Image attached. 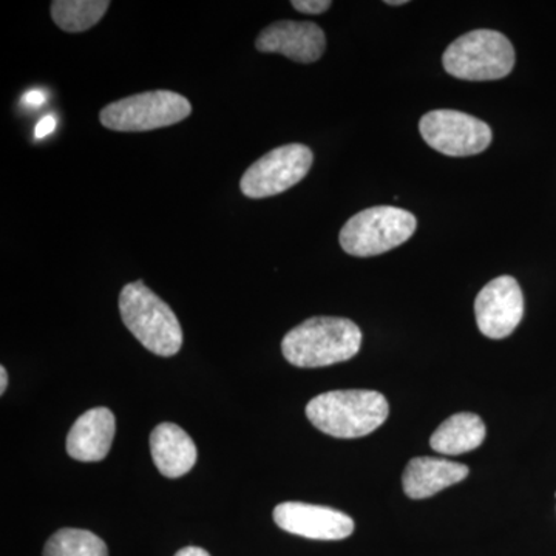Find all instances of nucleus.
Listing matches in <instances>:
<instances>
[{"label": "nucleus", "instance_id": "1", "mask_svg": "<svg viewBox=\"0 0 556 556\" xmlns=\"http://www.w3.org/2000/svg\"><path fill=\"white\" fill-rule=\"evenodd\" d=\"M362 331L343 317H313L292 328L281 342L289 364L298 368H321L356 356Z\"/></svg>", "mask_w": 556, "mask_h": 556}, {"label": "nucleus", "instance_id": "2", "mask_svg": "<svg viewBox=\"0 0 556 556\" xmlns=\"http://www.w3.org/2000/svg\"><path fill=\"white\" fill-rule=\"evenodd\" d=\"M390 415L386 396L372 390H336L318 394L306 405V416L321 433L339 439L364 438Z\"/></svg>", "mask_w": 556, "mask_h": 556}, {"label": "nucleus", "instance_id": "3", "mask_svg": "<svg viewBox=\"0 0 556 556\" xmlns=\"http://www.w3.org/2000/svg\"><path fill=\"white\" fill-rule=\"evenodd\" d=\"M119 313L127 329L150 353L172 357L181 350L182 329L178 317L141 280L123 288Z\"/></svg>", "mask_w": 556, "mask_h": 556}, {"label": "nucleus", "instance_id": "4", "mask_svg": "<svg viewBox=\"0 0 556 556\" xmlns=\"http://www.w3.org/2000/svg\"><path fill=\"white\" fill-rule=\"evenodd\" d=\"M517 56L510 40L495 30H475L460 36L445 50L442 64L453 78L496 80L506 78Z\"/></svg>", "mask_w": 556, "mask_h": 556}, {"label": "nucleus", "instance_id": "5", "mask_svg": "<svg viewBox=\"0 0 556 556\" xmlns=\"http://www.w3.org/2000/svg\"><path fill=\"white\" fill-rule=\"evenodd\" d=\"M412 212L394 206L365 208L340 230V247L353 257H375L401 247L416 232Z\"/></svg>", "mask_w": 556, "mask_h": 556}, {"label": "nucleus", "instance_id": "6", "mask_svg": "<svg viewBox=\"0 0 556 556\" xmlns=\"http://www.w3.org/2000/svg\"><path fill=\"white\" fill-rule=\"evenodd\" d=\"M190 113L188 98L170 90H155L105 105L100 119L105 129L113 131H149L181 123Z\"/></svg>", "mask_w": 556, "mask_h": 556}, {"label": "nucleus", "instance_id": "7", "mask_svg": "<svg viewBox=\"0 0 556 556\" xmlns=\"http://www.w3.org/2000/svg\"><path fill=\"white\" fill-rule=\"evenodd\" d=\"M313 161L308 146L287 144L270 150L244 172L240 179L241 192L254 200L287 192L308 175Z\"/></svg>", "mask_w": 556, "mask_h": 556}, {"label": "nucleus", "instance_id": "8", "mask_svg": "<svg viewBox=\"0 0 556 556\" xmlns=\"http://www.w3.org/2000/svg\"><path fill=\"white\" fill-rule=\"evenodd\" d=\"M419 130L431 149L447 156L478 155L493 138L489 124L456 110L428 112L420 119Z\"/></svg>", "mask_w": 556, "mask_h": 556}, {"label": "nucleus", "instance_id": "9", "mask_svg": "<svg viewBox=\"0 0 556 556\" xmlns=\"http://www.w3.org/2000/svg\"><path fill=\"white\" fill-rule=\"evenodd\" d=\"M479 331L493 340L506 339L525 316V295L514 277L503 276L490 281L475 302Z\"/></svg>", "mask_w": 556, "mask_h": 556}, {"label": "nucleus", "instance_id": "10", "mask_svg": "<svg viewBox=\"0 0 556 556\" xmlns=\"http://www.w3.org/2000/svg\"><path fill=\"white\" fill-rule=\"evenodd\" d=\"M274 521L285 532L318 541H338L353 535L354 521L336 508L306 503H281Z\"/></svg>", "mask_w": 556, "mask_h": 556}, {"label": "nucleus", "instance_id": "11", "mask_svg": "<svg viewBox=\"0 0 556 556\" xmlns=\"http://www.w3.org/2000/svg\"><path fill=\"white\" fill-rule=\"evenodd\" d=\"M255 47L262 53H278L300 64H313L327 49L325 33L314 22L280 21L260 33Z\"/></svg>", "mask_w": 556, "mask_h": 556}, {"label": "nucleus", "instance_id": "12", "mask_svg": "<svg viewBox=\"0 0 556 556\" xmlns=\"http://www.w3.org/2000/svg\"><path fill=\"white\" fill-rule=\"evenodd\" d=\"M115 431V416L109 408H91L73 424L67 437V453L80 463H98L109 455Z\"/></svg>", "mask_w": 556, "mask_h": 556}, {"label": "nucleus", "instance_id": "13", "mask_svg": "<svg viewBox=\"0 0 556 556\" xmlns=\"http://www.w3.org/2000/svg\"><path fill=\"white\" fill-rule=\"evenodd\" d=\"M467 477L468 467L464 464L439 457H415L402 475V485L412 500H426Z\"/></svg>", "mask_w": 556, "mask_h": 556}, {"label": "nucleus", "instance_id": "14", "mask_svg": "<svg viewBox=\"0 0 556 556\" xmlns=\"http://www.w3.org/2000/svg\"><path fill=\"white\" fill-rule=\"evenodd\" d=\"M150 452L160 473L166 478L185 477L197 463L195 442L181 427L170 422L153 428Z\"/></svg>", "mask_w": 556, "mask_h": 556}, {"label": "nucleus", "instance_id": "15", "mask_svg": "<svg viewBox=\"0 0 556 556\" xmlns=\"http://www.w3.org/2000/svg\"><path fill=\"white\" fill-rule=\"evenodd\" d=\"M485 426L481 417L473 413H457L431 434L430 445L442 455L456 456L473 452L485 439Z\"/></svg>", "mask_w": 556, "mask_h": 556}, {"label": "nucleus", "instance_id": "16", "mask_svg": "<svg viewBox=\"0 0 556 556\" xmlns=\"http://www.w3.org/2000/svg\"><path fill=\"white\" fill-rule=\"evenodd\" d=\"M109 0H54L51 17L61 30L83 33L90 30L108 13Z\"/></svg>", "mask_w": 556, "mask_h": 556}, {"label": "nucleus", "instance_id": "17", "mask_svg": "<svg viewBox=\"0 0 556 556\" xmlns=\"http://www.w3.org/2000/svg\"><path fill=\"white\" fill-rule=\"evenodd\" d=\"M43 556H109V551L89 530L61 529L47 541Z\"/></svg>", "mask_w": 556, "mask_h": 556}, {"label": "nucleus", "instance_id": "18", "mask_svg": "<svg viewBox=\"0 0 556 556\" xmlns=\"http://www.w3.org/2000/svg\"><path fill=\"white\" fill-rule=\"evenodd\" d=\"M291 5L300 13L321 14L329 10L332 2L329 0H292Z\"/></svg>", "mask_w": 556, "mask_h": 556}, {"label": "nucleus", "instance_id": "19", "mask_svg": "<svg viewBox=\"0 0 556 556\" xmlns=\"http://www.w3.org/2000/svg\"><path fill=\"white\" fill-rule=\"evenodd\" d=\"M56 124L58 121L54 116H46V118L40 119L39 123L36 124L35 137L38 139L49 137L51 131L56 129Z\"/></svg>", "mask_w": 556, "mask_h": 556}, {"label": "nucleus", "instance_id": "20", "mask_svg": "<svg viewBox=\"0 0 556 556\" xmlns=\"http://www.w3.org/2000/svg\"><path fill=\"white\" fill-rule=\"evenodd\" d=\"M46 100L47 97L46 93H43V91L33 90L28 91V93L25 94L24 100H22V102H24L25 105H30V108H40V105H42L43 102H46Z\"/></svg>", "mask_w": 556, "mask_h": 556}, {"label": "nucleus", "instance_id": "21", "mask_svg": "<svg viewBox=\"0 0 556 556\" xmlns=\"http://www.w3.org/2000/svg\"><path fill=\"white\" fill-rule=\"evenodd\" d=\"M175 556H211V555H208V552L204 551V548L189 546V547L181 548V551H178L177 555H175Z\"/></svg>", "mask_w": 556, "mask_h": 556}, {"label": "nucleus", "instance_id": "22", "mask_svg": "<svg viewBox=\"0 0 556 556\" xmlns=\"http://www.w3.org/2000/svg\"><path fill=\"white\" fill-rule=\"evenodd\" d=\"M7 386H9V375L5 367H2L0 368V394L5 393Z\"/></svg>", "mask_w": 556, "mask_h": 556}, {"label": "nucleus", "instance_id": "23", "mask_svg": "<svg viewBox=\"0 0 556 556\" xmlns=\"http://www.w3.org/2000/svg\"><path fill=\"white\" fill-rule=\"evenodd\" d=\"M387 5H391V7H397V5H405V3H408L407 0H396V2H394V0H387Z\"/></svg>", "mask_w": 556, "mask_h": 556}]
</instances>
